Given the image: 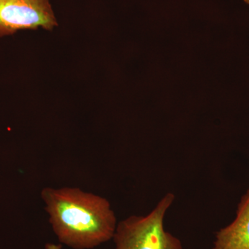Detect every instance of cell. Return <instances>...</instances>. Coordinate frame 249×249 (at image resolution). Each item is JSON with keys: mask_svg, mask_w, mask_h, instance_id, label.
<instances>
[{"mask_svg": "<svg viewBox=\"0 0 249 249\" xmlns=\"http://www.w3.org/2000/svg\"><path fill=\"white\" fill-rule=\"evenodd\" d=\"M175 199V195L168 193L147 215H132L119 222L113 237L115 249H183L181 241L163 226Z\"/></svg>", "mask_w": 249, "mask_h": 249, "instance_id": "cell-2", "label": "cell"}, {"mask_svg": "<svg viewBox=\"0 0 249 249\" xmlns=\"http://www.w3.org/2000/svg\"><path fill=\"white\" fill-rule=\"evenodd\" d=\"M58 26L50 0H0V37Z\"/></svg>", "mask_w": 249, "mask_h": 249, "instance_id": "cell-3", "label": "cell"}, {"mask_svg": "<svg viewBox=\"0 0 249 249\" xmlns=\"http://www.w3.org/2000/svg\"><path fill=\"white\" fill-rule=\"evenodd\" d=\"M62 245H55L53 243H48L45 246V249H61Z\"/></svg>", "mask_w": 249, "mask_h": 249, "instance_id": "cell-5", "label": "cell"}, {"mask_svg": "<svg viewBox=\"0 0 249 249\" xmlns=\"http://www.w3.org/2000/svg\"><path fill=\"white\" fill-rule=\"evenodd\" d=\"M212 249H249V188L237 205L235 219L216 233Z\"/></svg>", "mask_w": 249, "mask_h": 249, "instance_id": "cell-4", "label": "cell"}, {"mask_svg": "<svg viewBox=\"0 0 249 249\" xmlns=\"http://www.w3.org/2000/svg\"><path fill=\"white\" fill-rule=\"evenodd\" d=\"M41 196L62 244L73 249H91L113 239L116 217L105 198L71 188H44Z\"/></svg>", "mask_w": 249, "mask_h": 249, "instance_id": "cell-1", "label": "cell"}, {"mask_svg": "<svg viewBox=\"0 0 249 249\" xmlns=\"http://www.w3.org/2000/svg\"><path fill=\"white\" fill-rule=\"evenodd\" d=\"M246 3V4L249 5V0H243Z\"/></svg>", "mask_w": 249, "mask_h": 249, "instance_id": "cell-6", "label": "cell"}]
</instances>
